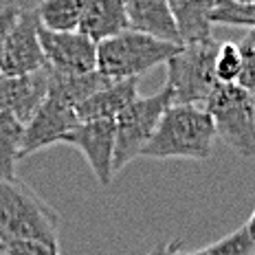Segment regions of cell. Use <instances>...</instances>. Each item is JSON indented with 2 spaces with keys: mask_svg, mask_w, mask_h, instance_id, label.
<instances>
[{
  "mask_svg": "<svg viewBox=\"0 0 255 255\" xmlns=\"http://www.w3.org/2000/svg\"><path fill=\"white\" fill-rule=\"evenodd\" d=\"M113 79L104 77L99 71L86 73V75H62V73L51 71V93L53 97L62 99L64 104L79 108L84 102H88L93 95H97L102 88H106Z\"/></svg>",
  "mask_w": 255,
  "mask_h": 255,
  "instance_id": "cell-16",
  "label": "cell"
},
{
  "mask_svg": "<svg viewBox=\"0 0 255 255\" xmlns=\"http://www.w3.org/2000/svg\"><path fill=\"white\" fill-rule=\"evenodd\" d=\"M4 255H60V249L53 244H40V242H22L11 244L4 249Z\"/></svg>",
  "mask_w": 255,
  "mask_h": 255,
  "instance_id": "cell-24",
  "label": "cell"
},
{
  "mask_svg": "<svg viewBox=\"0 0 255 255\" xmlns=\"http://www.w3.org/2000/svg\"><path fill=\"white\" fill-rule=\"evenodd\" d=\"M220 42L216 38L200 44H185L169 60L165 88L172 106H205L220 86L216 77V55Z\"/></svg>",
  "mask_w": 255,
  "mask_h": 255,
  "instance_id": "cell-4",
  "label": "cell"
},
{
  "mask_svg": "<svg viewBox=\"0 0 255 255\" xmlns=\"http://www.w3.org/2000/svg\"><path fill=\"white\" fill-rule=\"evenodd\" d=\"M244 227H247L249 236H251V238H253V242H255V209H253V214L249 216V220L244 222Z\"/></svg>",
  "mask_w": 255,
  "mask_h": 255,
  "instance_id": "cell-25",
  "label": "cell"
},
{
  "mask_svg": "<svg viewBox=\"0 0 255 255\" xmlns=\"http://www.w3.org/2000/svg\"><path fill=\"white\" fill-rule=\"evenodd\" d=\"M216 139L214 119L205 106H169L141 156L207 161Z\"/></svg>",
  "mask_w": 255,
  "mask_h": 255,
  "instance_id": "cell-2",
  "label": "cell"
},
{
  "mask_svg": "<svg viewBox=\"0 0 255 255\" xmlns=\"http://www.w3.org/2000/svg\"><path fill=\"white\" fill-rule=\"evenodd\" d=\"M51 93V68L20 77L0 79V108L11 113L24 128L38 115Z\"/></svg>",
  "mask_w": 255,
  "mask_h": 255,
  "instance_id": "cell-11",
  "label": "cell"
},
{
  "mask_svg": "<svg viewBox=\"0 0 255 255\" xmlns=\"http://www.w3.org/2000/svg\"><path fill=\"white\" fill-rule=\"evenodd\" d=\"M203 251L207 255H255V242L249 236L247 227L242 225L240 229H236L229 236L216 240L214 244L205 247Z\"/></svg>",
  "mask_w": 255,
  "mask_h": 255,
  "instance_id": "cell-21",
  "label": "cell"
},
{
  "mask_svg": "<svg viewBox=\"0 0 255 255\" xmlns=\"http://www.w3.org/2000/svg\"><path fill=\"white\" fill-rule=\"evenodd\" d=\"M46 57L40 42L38 4H22L20 18L9 35L4 51L0 55V75L20 77L46 68Z\"/></svg>",
  "mask_w": 255,
  "mask_h": 255,
  "instance_id": "cell-7",
  "label": "cell"
},
{
  "mask_svg": "<svg viewBox=\"0 0 255 255\" xmlns=\"http://www.w3.org/2000/svg\"><path fill=\"white\" fill-rule=\"evenodd\" d=\"M167 253V244H161V247H156L154 251H150L147 255H165Z\"/></svg>",
  "mask_w": 255,
  "mask_h": 255,
  "instance_id": "cell-26",
  "label": "cell"
},
{
  "mask_svg": "<svg viewBox=\"0 0 255 255\" xmlns=\"http://www.w3.org/2000/svg\"><path fill=\"white\" fill-rule=\"evenodd\" d=\"M176 20L180 44H200L214 40V13L216 2H187V0H172L169 2Z\"/></svg>",
  "mask_w": 255,
  "mask_h": 255,
  "instance_id": "cell-15",
  "label": "cell"
},
{
  "mask_svg": "<svg viewBox=\"0 0 255 255\" xmlns=\"http://www.w3.org/2000/svg\"><path fill=\"white\" fill-rule=\"evenodd\" d=\"M0 79H2V75H0Z\"/></svg>",
  "mask_w": 255,
  "mask_h": 255,
  "instance_id": "cell-28",
  "label": "cell"
},
{
  "mask_svg": "<svg viewBox=\"0 0 255 255\" xmlns=\"http://www.w3.org/2000/svg\"><path fill=\"white\" fill-rule=\"evenodd\" d=\"M0 253H4V247H2V244H0Z\"/></svg>",
  "mask_w": 255,
  "mask_h": 255,
  "instance_id": "cell-27",
  "label": "cell"
},
{
  "mask_svg": "<svg viewBox=\"0 0 255 255\" xmlns=\"http://www.w3.org/2000/svg\"><path fill=\"white\" fill-rule=\"evenodd\" d=\"M216 77L220 84H238L242 77V55L236 42H220L216 55Z\"/></svg>",
  "mask_w": 255,
  "mask_h": 255,
  "instance_id": "cell-20",
  "label": "cell"
},
{
  "mask_svg": "<svg viewBox=\"0 0 255 255\" xmlns=\"http://www.w3.org/2000/svg\"><path fill=\"white\" fill-rule=\"evenodd\" d=\"M139 99V79L110 82L77 108L79 121H115L130 104Z\"/></svg>",
  "mask_w": 255,
  "mask_h": 255,
  "instance_id": "cell-14",
  "label": "cell"
},
{
  "mask_svg": "<svg viewBox=\"0 0 255 255\" xmlns=\"http://www.w3.org/2000/svg\"><path fill=\"white\" fill-rule=\"evenodd\" d=\"M79 124L77 110L73 106L64 104L62 99L49 95L44 106L38 110V115L26 124L24 139H22V158L44 150V147L57 145L64 141V136Z\"/></svg>",
  "mask_w": 255,
  "mask_h": 255,
  "instance_id": "cell-10",
  "label": "cell"
},
{
  "mask_svg": "<svg viewBox=\"0 0 255 255\" xmlns=\"http://www.w3.org/2000/svg\"><path fill=\"white\" fill-rule=\"evenodd\" d=\"M24 126L0 108V180H18L15 165L22 158Z\"/></svg>",
  "mask_w": 255,
  "mask_h": 255,
  "instance_id": "cell-17",
  "label": "cell"
},
{
  "mask_svg": "<svg viewBox=\"0 0 255 255\" xmlns=\"http://www.w3.org/2000/svg\"><path fill=\"white\" fill-rule=\"evenodd\" d=\"M40 42L46 64L53 73L86 75V73L97 71V44L79 31L53 33L40 26Z\"/></svg>",
  "mask_w": 255,
  "mask_h": 255,
  "instance_id": "cell-9",
  "label": "cell"
},
{
  "mask_svg": "<svg viewBox=\"0 0 255 255\" xmlns=\"http://www.w3.org/2000/svg\"><path fill=\"white\" fill-rule=\"evenodd\" d=\"M172 106V97L165 88L150 97H139L134 104L115 119L117 145H115V174L121 172L128 163L139 158L154 132L161 124L165 110Z\"/></svg>",
  "mask_w": 255,
  "mask_h": 255,
  "instance_id": "cell-6",
  "label": "cell"
},
{
  "mask_svg": "<svg viewBox=\"0 0 255 255\" xmlns=\"http://www.w3.org/2000/svg\"><path fill=\"white\" fill-rule=\"evenodd\" d=\"M126 11L130 31L183 46L178 38L176 20H174L172 7H169L167 0H128Z\"/></svg>",
  "mask_w": 255,
  "mask_h": 255,
  "instance_id": "cell-12",
  "label": "cell"
},
{
  "mask_svg": "<svg viewBox=\"0 0 255 255\" xmlns=\"http://www.w3.org/2000/svg\"><path fill=\"white\" fill-rule=\"evenodd\" d=\"M238 49L242 55V77L238 84L255 97V29L242 35V40L238 42Z\"/></svg>",
  "mask_w": 255,
  "mask_h": 255,
  "instance_id": "cell-22",
  "label": "cell"
},
{
  "mask_svg": "<svg viewBox=\"0 0 255 255\" xmlns=\"http://www.w3.org/2000/svg\"><path fill=\"white\" fill-rule=\"evenodd\" d=\"M128 11L124 0H86L79 22V33L95 44L117 38L128 31Z\"/></svg>",
  "mask_w": 255,
  "mask_h": 255,
  "instance_id": "cell-13",
  "label": "cell"
},
{
  "mask_svg": "<svg viewBox=\"0 0 255 255\" xmlns=\"http://www.w3.org/2000/svg\"><path fill=\"white\" fill-rule=\"evenodd\" d=\"M62 143L84 154V158H86V163L102 187H108L113 183L117 145L115 121H79L64 136Z\"/></svg>",
  "mask_w": 255,
  "mask_h": 255,
  "instance_id": "cell-8",
  "label": "cell"
},
{
  "mask_svg": "<svg viewBox=\"0 0 255 255\" xmlns=\"http://www.w3.org/2000/svg\"><path fill=\"white\" fill-rule=\"evenodd\" d=\"M178 51V44L154 40L128 29L97 46V71L113 82L139 79L152 68L167 64Z\"/></svg>",
  "mask_w": 255,
  "mask_h": 255,
  "instance_id": "cell-3",
  "label": "cell"
},
{
  "mask_svg": "<svg viewBox=\"0 0 255 255\" xmlns=\"http://www.w3.org/2000/svg\"><path fill=\"white\" fill-rule=\"evenodd\" d=\"M214 24L229 26H247L249 31L255 29V2H238V0H225L216 2L211 13Z\"/></svg>",
  "mask_w": 255,
  "mask_h": 255,
  "instance_id": "cell-19",
  "label": "cell"
},
{
  "mask_svg": "<svg viewBox=\"0 0 255 255\" xmlns=\"http://www.w3.org/2000/svg\"><path fill=\"white\" fill-rule=\"evenodd\" d=\"M20 11H22V4H15V2H9V4L0 7V55H2L4 44H7L9 35H11L13 26L18 22Z\"/></svg>",
  "mask_w": 255,
  "mask_h": 255,
  "instance_id": "cell-23",
  "label": "cell"
},
{
  "mask_svg": "<svg viewBox=\"0 0 255 255\" xmlns=\"http://www.w3.org/2000/svg\"><path fill=\"white\" fill-rule=\"evenodd\" d=\"M86 0H46L38 4L40 26L53 33H73L79 31Z\"/></svg>",
  "mask_w": 255,
  "mask_h": 255,
  "instance_id": "cell-18",
  "label": "cell"
},
{
  "mask_svg": "<svg viewBox=\"0 0 255 255\" xmlns=\"http://www.w3.org/2000/svg\"><path fill=\"white\" fill-rule=\"evenodd\" d=\"M205 110L211 115L216 136L242 158L255 156V97L240 84H220Z\"/></svg>",
  "mask_w": 255,
  "mask_h": 255,
  "instance_id": "cell-5",
  "label": "cell"
},
{
  "mask_svg": "<svg viewBox=\"0 0 255 255\" xmlns=\"http://www.w3.org/2000/svg\"><path fill=\"white\" fill-rule=\"evenodd\" d=\"M60 216L22 180H0V244L40 242L57 247Z\"/></svg>",
  "mask_w": 255,
  "mask_h": 255,
  "instance_id": "cell-1",
  "label": "cell"
}]
</instances>
